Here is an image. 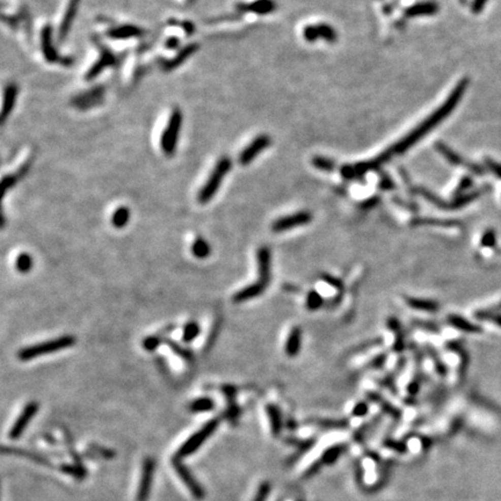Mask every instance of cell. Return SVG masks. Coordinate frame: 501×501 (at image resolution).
<instances>
[{
	"label": "cell",
	"instance_id": "obj_1",
	"mask_svg": "<svg viewBox=\"0 0 501 501\" xmlns=\"http://www.w3.org/2000/svg\"><path fill=\"white\" fill-rule=\"evenodd\" d=\"M467 87H469V79L467 78H463L456 85V87L453 91H451L449 97L447 98V100L435 112L430 114L426 120L422 121L420 124L411 131L410 134L406 135L405 137H402L399 142L390 146L388 150H385L383 153H381L376 159L356 163L354 165L342 166L341 174L346 179L359 178V176L364 175L367 172L377 170L382 165H384V164H387L390 160L395 158L396 155L405 153L406 151L410 150L414 144H417L419 141H421L427 134H429L435 127L440 124L445 118L448 117L453 113V110L457 107L463 96L465 94Z\"/></svg>",
	"mask_w": 501,
	"mask_h": 501
},
{
	"label": "cell",
	"instance_id": "obj_2",
	"mask_svg": "<svg viewBox=\"0 0 501 501\" xmlns=\"http://www.w3.org/2000/svg\"><path fill=\"white\" fill-rule=\"evenodd\" d=\"M76 343V338L72 335H63L59 338L49 340L34 346L24 347L22 350L18 352V359L21 361H29L36 357L52 354L61 350H67V348L72 347Z\"/></svg>",
	"mask_w": 501,
	"mask_h": 501
},
{
	"label": "cell",
	"instance_id": "obj_3",
	"mask_svg": "<svg viewBox=\"0 0 501 501\" xmlns=\"http://www.w3.org/2000/svg\"><path fill=\"white\" fill-rule=\"evenodd\" d=\"M221 422L220 418H213L211 420H209L207 424H204L198 432L194 433L192 436L188 439L187 441H184L180 448L176 450V453L174 455L175 458L182 459L186 458L188 456H191L192 454H194L195 451H198L201 446L210 437V435L216 432V429L218 428Z\"/></svg>",
	"mask_w": 501,
	"mask_h": 501
},
{
	"label": "cell",
	"instance_id": "obj_4",
	"mask_svg": "<svg viewBox=\"0 0 501 501\" xmlns=\"http://www.w3.org/2000/svg\"><path fill=\"white\" fill-rule=\"evenodd\" d=\"M232 163L229 157H222L217 162L215 168H213L210 176H209L207 182L204 183L202 190L199 193V202L205 204L210 201L213 196L216 195L217 191L220 190L221 183L223 181L225 175L229 173L231 170Z\"/></svg>",
	"mask_w": 501,
	"mask_h": 501
},
{
	"label": "cell",
	"instance_id": "obj_5",
	"mask_svg": "<svg viewBox=\"0 0 501 501\" xmlns=\"http://www.w3.org/2000/svg\"><path fill=\"white\" fill-rule=\"evenodd\" d=\"M181 126L182 113L179 108H175L171 114L170 120H168L166 128L162 135V139H160V146L166 155H172L175 152Z\"/></svg>",
	"mask_w": 501,
	"mask_h": 501
},
{
	"label": "cell",
	"instance_id": "obj_6",
	"mask_svg": "<svg viewBox=\"0 0 501 501\" xmlns=\"http://www.w3.org/2000/svg\"><path fill=\"white\" fill-rule=\"evenodd\" d=\"M172 466H173L176 475L179 476V478L182 480V483L186 485V487L190 490L191 494L194 496L196 500H202L205 498V490L203 488V486L201 485L199 480L193 476L192 471L181 462V459H178L175 457L172 458Z\"/></svg>",
	"mask_w": 501,
	"mask_h": 501
},
{
	"label": "cell",
	"instance_id": "obj_7",
	"mask_svg": "<svg viewBox=\"0 0 501 501\" xmlns=\"http://www.w3.org/2000/svg\"><path fill=\"white\" fill-rule=\"evenodd\" d=\"M155 469V461L152 457H146L142 465V475L139 479L136 501H147L150 498L153 475Z\"/></svg>",
	"mask_w": 501,
	"mask_h": 501
},
{
	"label": "cell",
	"instance_id": "obj_8",
	"mask_svg": "<svg viewBox=\"0 0 501 501\" xmlns=\"http://www.w3.org/2000/svg\"><path fill=\"white\" fill-rule=\"evenodd\" d=\"M39 408H40L39 402L36 401H30L24 406L22 412L20 413L18 419L14 421L10 433H8V436H10L11 440H18V439L21 437V435L23 434L24 430H26L27 426L29 425V422L33 420L35 414L39 412Z\"/></svg>",
	"mask_w": 501,
	"mask_h": 501
},
{
	"label": "cell",
	"instance_id": "obj_9",
	"mask_svg": "<svg viewBox=\"0 0 501 501\" xmlns=\"http://www.w3.org/2000/svg\"><path fill=\"white\" fill-rule=\"evenodd\" d=\"M303 38L307 42L324 40L328 43H333L338 39L335 29L327 23H317L306 26L303 29Z\"/></svg>",
	"mask_w": 501,
	"mask_h": 501
},
{
	"label": "cell",
	"instance_id": "obj_10",
	"mask_svg": "<svg viewBox=\"0 0 501 501\" xmlns=\"http://www.w3.org/2000/svg\"><path fill=\"white\" fill-rule=\"evenodd\" d=\"M270 144H272V139H270L269 136H267V135H259V136L254 138L253 141L240 152L238 162H239L240 165L244 166L248 165V164L252 163L253 160L258 157V154H260L262 151H265Z\"/></svg>",
	"mask_w": 501,
	"mask_h": 501
},
{
	"label": "cell",
	"instance_id": "obj_11",
	"mask_svg": "<svg viewBox=\"0 0 501 501\" xmlns=\"http://www.w3.org/2000/svg\"><path fill=\"white\" fill-rule=\"evenodd\" d=\"M435 146H436L437 151L440 152L443 157L448 160L451 165L464 166V167H466L469 171H471L472 173H475L477 175H482L484 173V168L482 166L477 165V164L466 162V160L464 159L461 154H458L457 152L454 151L453 149H450V147L447 144H445V143L437 142L436 144H435Z\"/></svg>",
	"mask_w": 501,
	"mask_h": 501
},
{
	"label": "cell",
	"instance_id": "obj_12",
	"mask_svg": "<svg viewBox=\"0 0 501 501\" xmlns=\"http://www.w3.org/2000/svg\"><path fill=\"white\" fill-rule=\"evenodd\" d=\"M312 220V215L307 211H301L290 216H285L274 222L272 229L275 232H282L286 230L302 227V225L309 224Z\"/></svg>",
	"mask_w": 501,
	"mask_h": 501
},
{
	"label": "cell",
	"instance_id": "obj_13",
	"mask_svg": "<svg viewBox=\"0 0 501 501\" xmlns=\"http://www.w3.org/2000/svg\"><path fill=\"white\" fill-rule=\"evenodd\" d=\"M258 261V282L262 283L264 286H268L270 281V273H272V260H270V251L267 247H261L258 249L257 253Z\"/></svg>",
	"mask_w": 501,
	"mask_h": 501
},
{
	"label": "cell",
	"instance_id": "obj_14",
	"mask_svg": "<svg viewBox=\"0 0 501 501\" xmlns=\"http://www.w3.org/2000/svg\"><path fill=\"white\" fill-rule=\"evenodd\" d=\"M236 8L243 13H254L259 15H266L276 10V4L274 0H256L253 3H239Z\"/></svg>",
	"mask_w": 501,
	"mask_h": 501
},
{
	"label": "cell",
	"instance_id": "obj_15",
	"mask_svg": "<svg viewBox=\"0 0 501 501\" xmlns=\"http://www.w3.org/2000/svg\"><path fill=\"white\" fill-rule=\"evenodd\" d=\"M79 4H80V0H69L67 11H65L63 20H61L60 26H59V32H58L59 41H64L65 39H67L69 32L72 27V23H73V21H75L76 15L78 13Z\"/></svg>",
	"mask_w": 501,
	"mask_h": 501
},
{
	"label": "cell",
	"instance_id": "obj_16",
	"mask_svg": "<svg viewBox=\"0 0 501 501\" xmlns=\"http://www.w3.org/2000/svg\"><path fill=\"white\" fill-rule=\"evenodd\" d=\"M114 63H115V56L113 55V53L106 48L101 49L100 58L98 59L91 68H89L87 72H86L85 79L88 80V81L96 79V78L99 76L106 68L112 67Z\"/></svg>",
	"mask_w": 501,
	"mask_h": 501
},
{
	"label": "cell",
	"instance_id": "obj_17",
	"mask_svg": "<svg viewBox=\"0 0 501 501\" xmlns=\"http://www.w3.org/2000/svg\"><path fill=\"white\" fill-rule=\"evenodd\" d=\"M41 46H42L43 56L49 63H56L59 59L58 52L52 44V28L50 24L43 27L42 33H41Z\"/></svg>",
	"mask_w": 501,
	"mask_h": 501
},
{
	"label": "cell",
	"instance_id": "obj_18",
	"mask_svg": "<svg viewBox=\"0 0 501 501\" xmlns=\"http://www.w3.org/2000/svg\"><path fill=\"white\" fill-rule=\"evenodd\" d=\"M102 97H104V88L96 87L89 89L88 92H85L84 94H81V96H78L76 99L73 100V105H75L77 108L80 109L91 108V107L100 104Z\"/></svg>",
	"mask_w": 501,
	"mask_h": 501
},
{
	"label": "cell",
	"instance_id": "obj_19",
	"mask_svg": "<svg viewBox=\"0 0 501 501\" xmlns=\"http://www.w3.org/2000/svg\"><path fill=\"white\" fill-rule=\"evenodd\" d=\"M143 34L141 27L134 26V24H123V26L114 27L107 32L109 39L113 40H129L138 38Z\"/></svg>",
	"mask_w": 501,
	"mask_h": 501
},
{
	"label": "cell",
	"instance_id": "obj_20",
	"mask_svg": "<svg viewBox=\"0 0 501 501\" xmlns=\"http://www.w3.org/2000/svg\"><path fill=\"white\" fill-rule=\"evenodd\" d=\"M439 12V5L435 2H421L414 4L405 10V16L408 18H416V16H428L434 15Z\"/></svg>",
	"mask_w": 501,
	"mask_h": 501
},
{
	"label": "cell",
	"instance_id": "obj_21",
	"mask_svg": "<svg viewBox=\"0 0 501 501\" xmlns=\"http://www.w3.org/2000/svg\"><path fill=\"white\" fill-rule=\"evenodd\" d=\"M2 451L4 454H13L15 456H20V457H24L27 459H30L33 462H36L41 464V465L44 466H52L51 462L46 457V456L39 453H35V451L30 450H24V449H18V448H11V447L4 446Z\"/></svg>",
	"mask_w": 501,
	"mask_h": 501
},
{
	"label": "cell",
	"instance_id": "obj_22",
	"mask_svg": "<svg viewBox=\"0 0 501 501\" xmlns=\"http://www.w3.org/2000/svg\"><path fill=\"white\" fill-rule=\"evenodd\" d=\"M18 97V87L15 84H8L4 92V102L2 109V123H5L7 117L10 116L12 110H13Z\"/></svg>",
	"mask_w": 501,
	"mask_h": 501
},
{
	"label": "cell",
	"instance_id": "obj_23",
	"mask_svg": "<svg viewBox=\"0 0 501 501\" xmlns=\"http://www.w3.org/2000/svg\"><path fill=\"white\" fill-rule=\"evenodd\" d=\"M266 288H267L266 286H264L262 283L257 281L256 283H253V285L245 287L244 289L237 291L232 299L235 303L247 302V301H249V299H253L258 296H260V295L266 290Z\"/></svg>",
	"mask_w": 501,
	"mask_h": 501
},
{
	"label": "cell",
	"instance_id": "obj_24",
	"mask_svg": "<svg viewBox=\"0 0 501 501\" xmlns=\"http://www.w3.org/2000/svg\"><path fill=\"white\" fill-rule=\"evenodd\" d=\"M198 50H199V44L196 43L188 44V46L182 48L181 50L178 52V55H176L173 59L167 61L164 69H165L166 71H172V70L179 68L180 65H182L184 61L190 58L193 53H195Z\"/></svg>",
	"mask_w": 501,
	"mask_h": 501
},
{
	"label": "cell",
	"instance_id": "obj_25",
	"mask_svg": "<svg viewBox=\"0 0 501 501\" xmlns=\"http://www.w3.org/2000/svg\"><path fill=\"white\" fill-rule=\"evenodd\" d=\"M302 343V332L298 327H295L291 330L289 338L286 343V353L289 356H295L298 354L299 348Z\"/></svg>",
	"mask_w": 501,
	"mask_h": 501
},
{
	"label": "cell",
	"instance_id": "obj_26",
	"mask_svg": "<svg viewBox=\"0 0 501 501\" xmlns=\"http://www.w3.org/2000/svg\"><path fill=\"white\" fill-rule=\"evenodd\" d=\"M60 471L63 474L70 476V477L75 478V479H85L87 477V469L83 465V464L79 463H63L60 464L59 466Z\"/></svg>",
	"mask_w": 501,
	"mask_h": 501
},
{
	"label": "cell",
	"instance_id": "obj_27",
	"mask_svg": "<svg viewBox=\"0 0 501 501\" xmlns=\"http://www.w3.org/2000/svg\"><path fill=\"white\" fill-rule=\"evenodd\" d=\"M216 402L210 397H201L198 399L193 400L190 404V411L193 413H203L210 412L215 409Z\"/></svg>",
	"mask_w": 501,
	"mask_h": 501
},
{
	"label": "cell",
	"instance_id": "obj_28",
	"mask_svg": "<svg viewBox=\"0 0 501 501\" xmlns=\"http://www.w3.org/2000/svg\"><path fill=\"white\" fill-rule=\"evenodd\" d=\"M448 322L450 323L451 326L466 332V333H477V332H480V328L478 326H476L475 324L470 323L469 320L459 317L457 315H451L448 318Z\"/></svg>",
	"mask_w": 501,
	"mask_h": 501
},
{
	"label": "cell",
	"instance_id": "obj_29",
	"mask_svg": "<svg viewBox=\"0 0 501 501\" xmlns=\"http://www.w3.org/2000/svg\"><path fill=\"white\" fill-rule=\"evenodd\" d=\"M192 253L193 256L196 257L198 259H205L210 256L211 248L210 245L208 244V241L203 239V238H196L194 243L192 245Z\"/></svg>",
	"mask_w": 501,
	"mask_h": 501
},
{
	"label": "cell",
	"instance_id": "obj_30",
	"mask_svg": "<svg viewBox=\"0 0 501 501\" xmlns=\"http://www.w3.org/2000/svg\"><path fill=\"white\" fill-rule=\"evenodd\" d=\"M130 220V211L128 208L120 207L114 211L112 216V223L115 228L122 229L124 228Z\"/></svg>",
	"mask_w": 501,
	"mask_h": 501
},
{
	"label": "cell",
	"instance_id": "obj_31",
	"mask_svg": "<svg viewBox=\"0 0 501 501\" xmlns=\"http://www.w3.org/2000/svg\"><path fill=\"white\" fill-rule=\"evenodd\" d=\"M164 342H166V345H168V347H170L171 350L174 352V354L180 356L184 361H187V362H192V361L194 360V355H193L192 351L188 350V348L183 347V346H181V345L176 343L173 341V340L167 339V338H165Z\"/></svg>",
	"mask_w": 501,
	"mask_h": 501
},
{
	"label": "cell",
	"instance_id": "obj_32",
	"mask_svg": "<svg viewBox=\"0 0 501 501\" xmlns=\"http://www.w3.org/2000/svg\"><path fill=\"white\" fill-rule=\"evenodd\" d=\"M408 304L413 307V309L421 310V311H436L439 309L437 304L429 301V299H420V298H408Z\"/></svg>",
	"mask_w": 501,
	"mask_h": 501
},
{
	"label": "cell",
	"instance_id": "obj_33",
	"mask_svg": "<svg viewBox=\"0 0 501 501\" xmlns=\"http://www.w3.org/2000/svg\"><path fill=\"white\" fill-rule=\"evenodd\" d=\"M33 258L30 254L28 253H21L20 256L16 258L15 260V268L19 273L26 274L28 272H30V269L33 268Z\"/></svg>",
	"mask_w": 501,
	"mask_h": 501
},
{
	"label": "cell",
	"instance_id": "obj_34",
	"mask_svg": "<svg viewBox=\"0 0 501 501\" xmlns=\"http://www.w3.org/2000/svg\"><path fill=\"white\" fill-rule=\"evenodd\" d=\"M88 450L94 454L97 459L98 458L113 459L115 456H116V453H115L114 450L109 449V448H106V447L97 445V443H91V445H88Z\"/></svg>",
	"mask_w": 501,
	"mask_h": 501
},
{
	"label": "cell",
	"instance_id": "obj_35",
	"mask_svg": "<svg viewBox=\"0 0 501 501\" xmlns=\"http://www.w3.org/2000/svg\"><path fill=\"white\" fill-rule=\"evenodd\" d=\"M201 332L200 325L196 322H190L186 324V326L183 328V333H182V341L183 342H192L193 340H195L198 338Z\"/></svg>",
	"mask_w": 501,
	"mask_h": 501
},
{
	"label": "cell",
	"instance_id": "obj_36",
	"mask_svg": "<svg viewBox=\"0 0 501 501\" xmlns=\"http://www.w3.org/2000/svg\"><path fill=\"white\" fill-rule=\"evenodd\" d=\"M312 165L324 172H331L335 168V162L331 158L323 157V155H315L312 158Z\"/></svg>",
	"mask_w": 501,
	"mask_h": 501
},
{
	"label": "cell",
	"instance_id": "obj_37",
	"mask_svg": "<svg viewBox=\"0 0 501 501\" xmlns=\"http://www.w3.org/2000/svg\"><path fill=\"white\" fill-rule=\"evenodd\" d=\"M63 433H64L65 446H67V449H68L69 455L71 456V458L73 459V461H75V463L83 464V455L78 454V451L76 450L75 446H73V440H72L71 435H70L69 432H67V430H64Z\"/></svg>",
	"mask_w": 501,
	"mask_h": 501
},
{
	"label": "cell",
	"instance_id": "obj_38",
	"mask_svg": "<svg viewBox=\"0 0 501 501\" xmlns=\"http://www.w3.org/2000/svg\"><path fill=\"white\" fill-rule=\"evenodd\" d=\"M164 332L162 333H157L150 336H146V338L143 340V347L146 351H154L155 348H158L159 345H162L165 340V336H164Z\"/></svg>",
	"mask_w": 501,
	"mask_h": 501
},
{
	"label": "cell",
	"instance_id": "obj_39",
	"mask_svg": "<svg viewBox=\"0 0 501 501\" xmlns=\"http://www.w3.org/2000/svg\"><path fill=\"white\" fill-rule=\"evenodd\" d=\"M18 180H19L18 174H12V175H5V176H4L3 181H2V195H3V198L6 195L7 191H10L11 188L14 186V184L16 183V181H18Z\"/></svg>",
	"mask_w": 501,
	"mask_h": 501
},
{
	"label": "cell",
	"instance_id": "obj_40",
	"mask_svg": "<svg viewBox=\"0 0 501 501\" xmlns=\"http://www.w3.org/2000/svg\"><path fill=\"white\" fill-rule=\"evenodd\" d=\"M484 164H485V167H487L492 173H493L496 178L501 179V164L495 162V160L486 157L484 159Z\"/></svg>",
	"mask_w": 501,
	"mask_h": 501
},
{
	"label": "cell",
	"instance_id": "obj_41",
	"mask_svg": "<svg viewBox=\"0 0 501 501\" xmlns=\"http://www.w3.org/2000/svg\"><path fill=\"white\" fill-rule=\"evenodd\" d=\"M322 304H323V299L320 297L319 294L315 293V291H312V293L309 294V296H307V307H309V309L311 310L319 309Z\"/></svg>",
	"mask_w": 501,
	"mask_h": 501
},
{
	"label": "cell",
	"instance_id": "obj_42",
	"mask_svg": "<svg viewBox=\"0 0 501 501\" xmlns=\"http://www.w3.org/2000/svg\"><path fill=\"white\" fill-rule=\"evenodd\" d=\"M472 183H474L472 178H470V176H464V178L461 180V182L458 183L457 190H456V195L457 196L464 195V193L469 190V188L472 186Z\"/></svg>",
	"mask_w": 501,
	"mask_h": 501
},
{
	"label": "cell",
	"instance_id": "obj_43",
	"mask_svg": "<svg viewBox=\"0 0 501 501\" xmlns=\"http://www.w3.org/2000/svg\"><path fill=\"white\" fill-rule=\"evenodd\" d=\"M495 244V233L494 231H487L482 238V245L485 247H491Z\"/></svg>",
	"mask_w": 501,
	"mask_h": 501
},
{
	"label": "cell",
	"instance_id": "obj_44",
	"mask_svg": "<svg viewBox=\"0 0 501 501\" xmlns=\"http://www.w3.org/2000/svg\"><path fill=\"white\" fill-rule=\"evenodd\" d=\"M488 0H474L471 4V12L474 14H479V13H482V12L484 11V8H485L486 6V4H487Z\"/></svg>",
	"mask_w": 501,
	"mask_h": 501
},
{
	"label": "cell",
	"instance_id": "obj_45",
	"mask_svg": "<svg viewBox=\"0 0 501 501\" xmlns=\"http://www.w3.org/2000/svg\"><path fill=\"white\" fill-rule=\"evenodd\" d=\"M268 492H269L268 484H262V485L259 487L258 493H257L256 498H254L253 501H265L267 494H268Z\"/></svg>",
	"mask_w": 501,
	"mask_h": 501
},
{
	"label": "cell",
	"instance_id": "obj_46",
	"mask_svg": "<svg viewBox=\"0 0 501 501\" xmlns=\"http://www.w3.org/2000/svg\"><path fill=\"white\" fill-rule=\"evenodd\" d=\"M381 187H382V188H384V190H391V188H393V182H392V180L390 179L389 176L384 175L383 178H382V181H381Z\"/></svg>",
	"mask_w": 501,
	"mask_h": 501
},
{
	"label": "cell",
	"instance_id": "obj_47",
	"mask_svg": "<svg viewBox=\"0 0 501 501\" xmlns=\"http://www.w3.org/2000/svg\"><path fill=\"white\" fill-rule=\"evenodd\" d=\"M179 43H180V41L176 38H174V36H172V38H170L166 41V48L175 49V48H178Z\"/></svg>",
	"mask_w": 501,
	"mask_h": 501
},
{
	"label": "cell",
	"instance_id": "obj_48",
	"mask_svg": "<svg viewBox=\"0 0 501 501\" xmlns=\"http://www.w3.org/2000/svg\"><path fill=\"white\" fill-rule=\"evenodd\" d=\"M194 26L191 22H187V23H184V32H187V34H192L193 32H194Z\"/></svg>",
	"mask_w": 501,
	"mask_h": 501
},
{
	"label": "cell",
	"instance_id": "obj_49",
	"mask_svg": "<svg viewBox=\"0 0 501 501\" xmlns=\"http://www.w3.org/2000/svg\"><path fill=\"white\" fill-rule=\"evenodd\" d=\"M44 440H46L48 443H50V445H56L57 441H56V439H53L51 435H44Z\"/></svg>",
	"mask_w": 501,
	"mask_h": 501
},
{
	"label": "cell",
	"instance_id": "obj_50",
	"mask_svg": "<svg viewBox=\"0 0 501 501\" xmlns=\"http://www.w3.org/2000/svg\"><path fill=\"white\" fill-rule=\"evenodd\" d=\"M459 2H461V4H466L467 0H459Z\"/></svg>",
	"mask_w": 501,
	"mask_h": 501
}]
</instances>
